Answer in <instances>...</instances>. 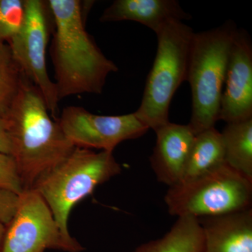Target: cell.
Listing matches in <instances>:
<instances>
[{
    "instance_id": "1",
    "label": "cell",
    "mask_w": 252,
    "mask_h": 252,
    "mask_svg": "<svg viewBox=\"0 0 252 252\" xmlns=\"http://www.w3.org/2000/svg\"><path fill=\"white\" fill-rule=\"evenodd\" d=\"M54 21L50 56L59 100L77 94H100L118 67L86 31L79 0H48Z\"/></svg>"
},
{
    "instance_id": "2",
    "label": "cell",
    "mask_w": 252,
    "mask_h": 252,
    "mask_svg": "<svg viewBox=\"0 0 252 252\" xmlns=\"http://www.w3.org/2000/svg\"><path fill=\"white\" fill-rule=\"evenodd\" d=\"M49 113L39 91L25 78L4 116L24 190L75 149Z\"/></svg>"
},
{
    "instance_id": "3",
    "label": "cell",
    "mask_w": 252,
    "mask_h": 252,
    "mask_svg": "<svg viewBox=\"0 0 252 252\" xmlns=\"http://www.w3.org/2000/svg\"><path fill=\"white\" fill-rule=\"evenodd\" d=\"M237 28L232 22L210 31L194 33L187 81L192 94L189 125L195 135L215 127L220 120L230 48Z\"/></svg>"
},
{
    "instance_id": "4",
    "label": "cell",
    "mask_w": 252,
    "mask_h": 252,
    "mask_svg": "<svg viewBox=\"0 0 252 252\" xmlns=\"http://www.w3.org/2000/svg\"><path fill=\"white\" fill-rule=\"evenodd\" d=\"M122 172L113 152L75 147L59 165L41 175L32 189L45 201L63 234L69 236L73 207Z\"/></svg>"
},
{
    "instance_id": "5",
    "label": "cell",
    "mask_w": 252,
    "mask_h": 252,
    "mask_svg": "<svg viewBox=\"0 0 252 252\" xmlns=\"http://www.w3.org/2000/svg\"><path fill=\"white\" fill-rule=\"evenodd\" d=\"M194 33L183 21H172L157 34V56L140 106L134 112L149 129L157 131L170 122L169 109L174 94L187 81Z\"/></svg>"
},
{
    "instance_id": "6",
    "label": "cell",
    "mask_w": 252,
    "mask_h": 252,
    "mask_svg": "<svg viewBox=\"0 0 252 252\" xmlns=\"http://www.w3.org/2000/svg\"><path fill=\"white\" fill-rule=\"evenodd\" d=\"M252 182L225 162L193 180L170 187L165 196L172 216H220L251 208Z\"/></svg>"
},
{
    "instance_id": "7",
    "label": "cell",
    "mask_w": 252,
    "mask_h": 252,
    "mask_svg": "<svg viewBox=\"0 0 252 252\" xmlns=\"http://www.w3.org/2000/svg\"><path fill=\"white\" fill-rule=\"evenodd\" d=\"M46 250L81 252L84 248L63 234L45 201L33 189L19 195L14 217L5 225L0 252H44Z\"/></svg>"
},
{
    "instance_id": "8",
    "label": "cell",
    "mask_w": 252,
    "mask_h": 252,
    "mask_svg": "<svg viewBox=\"0 0 252 252\" xmlns=\"http://www.w3.org/2000/svg\"><path fill=\"white\" fill-rule=\"evenodd\" d=\"M26 6L23 27L8 44L23 75L38 89L55 117L60 100L46 65V50L54 28L52 14L48 0H26Z\"/></svg>"
},
{
    "instance_id": "9",
    "label": "cell",
    "mask_w": 252,
    "mask_h": 252,
    "mask_svg": "<svg viewBox=\"0 0 252 252\" xmlns=\"http://www.w3.org/2000/svg\"><path fill=\"white\" fill-rule=\"evenodd\" d=\"M57 122L74 147L109 152L124 141L139 138L149 130L134 112L97 115L77 106L63 109Z\"/></svg>"
},
{
    "instance_id": "10",
    "label": "cell",
    "mask_w": 252,
    "mask_h": 252,
    "mask_svg": "<svg viewBox=\"0 0 252 252\" xmlns=\"http://www.w3.org/2000/svg\"><path fill=\"white\" fill-rule=\"evenodd\" d=\"M252 119V44L248 33L237 29L230 48L222 93L220 120L226 124Z\"/></svg>"
},
{
    "instance_id": "11",
    "label": "cell",
    "mask_w": 252,
    "mask_h": 252,
    "mask_svg": "<svg viewBox=\"0 0 252 252\" xmlns=\"http://www.w3.org/2000/svg\"><path fill=\"white\" fill-rule=\"evenodd\" d=\"M151 165L157 180L171 187L180 183L195 135L189 125L169 122L158 130Z\"/></svg>"
},
{
    "instance_id": "12",
    "label": "cell",
    "mask_w": 252,
    "mask_h": 252,
    "mask_svg": "<svg viewBox=\"0 0 252 252\" xmlns=\"http://www.w3.org/2000/svg\"><path fill=\"white\" fill-rule=\"evenodd\" d=\"M203 252H252V210L198 219Z\"/></svg>"
},
{
    "instance_id": "13",
    "label": "cell",
    "mask_w": 252,
    "mask_h": 252,
    "mask_svg": "<svg viewBox=\"0 0 252 252\" xmlns=\"http://www.w3.org/2000/svg\"><path fill=\"white\" fill-rule=\"evenodd\" d=\"M191 18L176 0H116L99 21L102 23L135 21L157 34L167 23Z\"/></svg>"
},
{
    "instance_id": "14",
    "label": "cell",
    "mask_w": 252,
    "mask_h": 252,
    "mask_svg": "<svg viewBox=\"0 0 252 252\" xmlns=\"http://www.w3.org/2000/svg\"><path fill=\"white\" fill-rule=\"evenodd\" d=\"M203 241L198 219L179 217L162 238L142 244L132 252H203Z\"/></svg>"
},
{
    "instance_id": "15",
    "label": "cell",
    "mask_w": 252,
    "mask_h": 252,
    "mask_svg": "<svg viewBox=\"0 0 252 252\" xmlns=\"http://www.w3.org/2000/svg\"><path fill=\"white\" fill-rule=\"evenodd\" d=\"M224 162L221 134L215 127L207 129L195 135L180 182L193 180Z\"/></svg>"
},
{
    "instance_id": "16",
    "label": "cell",
    "mask_w": 252,
    "mask_h": 252,
    "mask_svg": "<svg viewBox=\"0 0 252 252\" xmlns=\"http://www.w3.org/2000/svg\"><path fill=\"white\" fill-rule=\"evenodd\" d=\"M220 134L225 163L252 182V119L227 124Z\"/></svg>"
},
{
    "instance_id": "17",
    "label": "cell",
    "mask_w": 252,
    "mask_h": 252,
    "mask_svg": "<svg viewBox=\"0 0 252 252\" xmlns=\"http://www.w3.org/2000/svg\"><path fill=\"white\" fill-rule=\"evenodd\" d=\"M25 78L9 44L0 41V117L9 110Z\"/></svg>"
},
{
    "instance_id": "18",
    "label": "cell",
    "mask_w": 252,
    "mask_h": 252,
    "mask_svg": "<svg viewBox=\"0 0 252 252\" xmlns=\"http://www.w3.org/2000/svg\"><path fill=\"white\" fill-rule=\"evenodd\" d=\"M26 0H0V41L8 44L26 19Z\"/></svg>"
},
{
    "instance_id": "19",
    "label": "cell",
    "mask_w": 252,
    "mask_h": 252,
    "mask_svg": "<svg viewBox=\"0 0 252 252\" xmlns=\"http://www.w3.org/2000/svg\"><path fill=\"white\" fill-rule=\"evenodd\" d=\"M0 189L20 195L23 190L17 164L12 156L0 152Z\"/></svg>"
},
{
    "instance_id": "20",
    "label": "cell",
    "mask_w": 252,
    "mask_h": 252,
    "mask_svg": "<svg viewBox=\"0 0 252 252\" xmlns=\"http://www.w3.org/2000/svg\"><path fill=\"white\" fill-rule=\"evenodd\" d=\"M19 195L0 189V224L6 225L14 217L17 209Z\"/></svg>"
},
{
    "instance_id": "21",
    "label": "cell",
    "mask_w": 252,
    "mask_h": 252,
    "mask_svg": "<svg viewBox=\"0 0 252 252\" xmlns=\"http://www.w3.org/2000/svg\"><path fill=\"white\" fill-rule=\"evenodd\" d=\"M0 152L11 155L12 154V144L7 126L4 117H0Z\"/></svg>"
},
{
    "instance_id": "22",
    "label": "cell",
    "mask_w": 252,
    "mask_h": 252,
    "mask_svg": "<svg viewBox=\"0 0 252 252\" xmlns=\"http://www.w3.org/2000/svg\"><path fill=\"white\" fill-rule=\"evenodd\" d=\"M5 225L0 224V251H1V243H2L3 237H4Z\"/></svg>"
}]
</instances>
